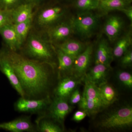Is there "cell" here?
Here are the masks:
<instances>
[{"label":"cell","mask_w":132,"mask_h":132,"mask_svg":"<svg viewBox=\"0 0 132 132\" xmlns=\"http://www.w3.org/2000/svg\"><path fill=\"white\" fill-rule=\"evenodd\" d=\"M0 53L13 69L24 92V98L38 99L50 96L56 68L48 63L28 59L4 44Z\"/></svg>","instance_id":"obj_1"},{"label":"cell","mask_w":132,"mask_h":132,"mask_svg":"<svg viewBox=\"0 0 132 132\" xmlns=\"http://www.w3.org/2000/svg\"><path fill=\"white\" fill-rule=\"evenodd\" d=\"M18 52L28 59L57 67V54L54 45L45 34L35 31L32 28Z\"/></svg>","instance_id":"obj_2"},{"label":"cell","mask_w":132,"mask_h":132,"mask_svg":"<svg viewBox=\"0 0 132 132\" xmlns=\"http://www.w3.org/2000/svg\"><path fill=\"white\" fill-rule=\"evenodd\" d=\"M68 6L53 0L37 7L33 17L32 28L45 33L68 19Z\"/></svg>","instance_id":"obj_3"},{"label":"cell","mask_w":132,"mask_h":132,"mask_svg":"<svg viewBox=\"0 0 132 132\" xmlns=\"http://www.w3.org/2000/svg\"><path fill=\"white\" fill-rule=\"evenodd\" d=\"M98 128L106 131L128 130L132 126V108L123 105L106 113L98 121Z\"/></svg>","instance_id":"obj_4"},{"label":"cell","mask_w":132,"mask_h":132,"mask_svg":"<svg viewBox=\"0 0 132 132\" xmlns=\"http://www.w3.org/2000/svg\"><path fill=\"white\" fill-rule=\"evenodd\" d=\"M90 12H82L71 19L74 32L83 38L90 37L98 24V16Z\"/></svg>","instance_id":"obj_5"},{"label":"cell","mask_w":132,"mask_h":132,"mask_svg":"<svg viewBox=\"0 0 132 132\" xmlns=\"http://www.w3.org/2000/svg\"><path fill=\"white\" fill-rule=\"evenodd\" d=\"M83 80L85 81V87L82 95L85 97L87 102V115L95 116L103 110L98 87L85 76Z\"/></svg>","instance_id":"obj_6"},{"label":"cell","mask_w":132,"mask_h":132,"mask_svg":"<svg viewBox=\"0 0 132 132\" xmlns=\"http://www.w3.org/2000/svg\"><path fill=\"white\" fill-rule=\"evenodd\" d=\"M52 100L50 96L42 98L30 99L21 97L15 102V110L20 112L43 114L47 110Z\"/></svg>","instance_id":"obj_7"},{"label":"cell","mask_w":132,"mask_h":132,"mask_svg":"<svg viewBox=\"0 0 132 132\" xmlns=\"http://www.w3.org/2000/svg\"><path fill=\"white\" fill-rule=\"evenodd\" d=\"M71 19H68L44 33L54 46L70 39L74 33Z\"/></svg>","instance_id":"obj_8"},{"label":"cell","mask_w":132,"mask_h":132,"mask_svg":"<svg viewBox=\"0 0 132 132\" xmlns=\"http://www.w3.org/2000/svg\"><path fill=\"white\" fill-rule=\"evenodd\" d=\"M67 99L54 97L47 110L48 117L63 126L66 116L72 111V106Z\"/></svg>","instance_id":"obj_9"},{"label":"cell","mask_w":132,"mask_h":132,"mask_svg":"<svg viewBox=\"0 0 132 132\" xmlns=\"http://www.w3.org/2000/svg\"><path fill=\"white\" fill-rule=\"evenodd\" d=\"M93 46L89 44L85 50L75 58L72 75L83 80L91 62Z\"/></svg>","instance_id":"obj_10"},{"label":"cell","mask_w":132,"mask_h":132,"mask_svg":"<svg viewBox=\"0 0 132 132\" xmlns=\"http://www.w3.org/2000/svg\"><path fill=\"white\" fill-rule=\"evenodd\" d=\"M59 81L55 88L54 97L68 100L73 92L76 89L82 80L72 75L68 76L59 79Z\"/></svg>","instance_id":"obj_11"},{"label":"cell","mask_w":132,"mask_h":132,"mask_svg":"<svg viewBox=\"0 0 132 132\" xmlns=\"http://www.w3.org/2000/svg\"><path fill=\"white\" fill-rule=\"evenodd\" d=\"M0 129L12 132H34L37 129L30 117H20L12 121L0 123Z\"/></svg>","instance_id":"obj_12"},{"label":"cell","mask_w":132,"mask_h":132,"mask_svg":"<svg viewBox=\"0 0 132 132\" xmlns=\"http://www.w3.org/2000/svg\"><path fill=\"white\" fill-rule=\"evenodd\" d=\"M124 25V21L120 16L113 15L108 18L104 24L103 31L109 41L113 42L119 38Z\"/></svg>","instance_id":"obj_13"},{"label":"cell","mask_w":132,"mask_h":132,"mask_svg":"<svg viewBox=\"0 0 132 132\" xmlns=\"http://www.w3.org/2000/svg\"><path fill=\"white\" fill-rule=\"evenodd\" d=\"M113 58L112 49L108 41L106 39H101L98 43L95 53V64H104L111 68V64Z\"/></svg>","instance_id":"obj_14"},{"label":"cell","mask_w":132,"mask_h":132,"mask_svg":"<svg viewBox=\"0 0 132 132\" xmlns=\"http://www.w3.org/2000/svg\"><path fill=\"white\" fill-rule=\"evenodd\" d=\"M0 71L7 78L12 87L22 97H25L19 79L13 69L7 60L0 53Z\"/></svg>","instance_id":"obj_15"},{"label":"cell","mask_w":132,"mask_h":132,"mask_svg":"<svg viewBox=\"0 0 132 132\" xmlns=\"http://www.w3.org/2000/svg\"><path fill=\"white\" fill-rule=\"evenodd\" d=\"M55 48L57 54V68L59 79L65 76L72 75L75 59L65 53L59 48Z\"/></svg>","instance_id":"obj_16"},{"label":"cell","mask_w":132,"mask_h":132,"mask_svg":"<svg viewBox=\"0 0 132 132\" xmlns=\"http://www.w3.org/2000/svg\"><path fill=\"white\" fill-rule=\"evenodd\" d=\"M0 35L6 46L13 51H19L20 46L13 24L8 23L0 27Z\"/></svg>","instance_id":"obj_17"},{"label":"cell","mask_w":132,"mask_h":132,"mask_svg":"<svg viewBox=\"0 0 132 132\" xmlns=\"http://www.w3.org/2000/svg\"><path fill=\"white\" fill-rule=\"evenodd\" d=\"M36 9L35 5L28 3L20 5L12 10V23L18 24L32 19Z\"/></svg>","instance_id":"obj_18"},{"label":"cell","mask_w":132,"mask_h":132,"mask_svg":"<svg viewBox=\"0 0 132 132\" xmlns=\"http://www.w3.org/2000/svg\"><path fill=\"white\" fill-rule=\"evenodd\" d=\"M111 68L104 64H95L85 76L90 81L97 86L107 82L109 72Z\"/></svg>","instance_id":"obj_19"},{"label":"cell","mask_w":132,"mask_h":132,"mask_svg":"<svg viewBox=\"0 0 132 132\" xmlns=\"http://www.w3.org/2000/svg\"><path fill=\"white\" fill-rule=\"evenodd\" d=\"M103 110L111 106L118 99L116 90L107 82L98 86Z\"/></svg>","instance_id":"obj_20"},{"label":"cell","mask_w":132,"mask_h":132,"mask_svg":"<svg viewBox=\"0 0 132 132\" xmlns=\"http://www.w3.org/2000/svg\"><path fill=\"white\" fill-rule=\"evenodd\" d=\"M54 46L74 59L81 53L86 47L81 42L70 38Z\"/></svg>","instance_id":"obj_21"},{"label":"cell","mask_w":132,"mask_h":132,"mask_svg":"<svg viewBox=\"0 0 132 132\" xmlns=\"http://www.w3.org/2000/svg\"><path fill=\"white\" fill-rule=\"evenodd\" d=\"M132 0H99L97 9L103 14L120 9L131 5Z\"/></svg>","instance_id":"obj_22"},{"label":"cell","mask_w":132,"mask_h":132,"mask_svg":"<svg viewBox=\"0 0 132 132\" xmlns=\"http://www.w3.org/2000/svg\"><path fill=\"white\" fill-rule=\"evenodd\" d=\"M117 40L112 51L113 57L118 59L121 58L130 48L132 45L131 31H128Z\"/></svg>","instance_id":"obj_23"},{"label":"cell","mask_w":132,"mask_h":132,"mask_svg":"<svg viewBox=\"0 0 132 132\" xmlns=\"http://www.w3.org/2000/svg\"><path fill=\"white\" fill-rule=\"evenodd\" d=\"M51 119H47L44 114L42 116L37 120V130L41 132L63 131V128L58 125L59 123Z\"/></svg>","instance_id":"obj_24"},{"label":"cell","mask_w":132,"mask_h":132,"mask_svg":"<svg viewBox=\"0 0 132 132\" xmlns=\"http://www.w3.org/2000/svg\"><path fill=\"white\" fill-rule=\"evenodd\" d=\"M13 24L20 48L32 28L33 18L23 22Z\"/></svg>","instance_id":"obj_25"},{"label":"cell","mask_w":132,"mask_h":132,"mask_svg":"<svg viewBox=\"0 0 132 132\" xmlns=\"http://www.w3.org/2000/svg\"><path fill=\"white\" fill-rule=\"evenodd\" d=\"M99 0H74V6L81 12H90L97 10Z\"/></svg>","instance_id":"obj_26"},{"label":"cell","mask_w":132,"mask_h":132,"mask_svg":"<svg viewBox=\"0 0 132 132\" xmlns=\"http://www.w3.org/2000/svg\"><path fill=\"white\" fill-rule=\"evenodd\" d=\"M118 78L120 82L124 86L129 89L132 87V76L128 72L121 71L119 72Z\"/></svg>","instance_id":"obj_27"},{"label":"cell","mask_w":132,"mask_h":132,"mask_svg":"<svg viewBox=\"0 0 132 132\" xmlns=\"http://www.w3.org/2000/svg\"><path fill=\"white\" fill-rule=\"evenodd\" d=\"M25 3L26 0H0V8L13 10Z\"/></svg>","instance_id":"obj_28"},{"label":"cell","mask_w":132,"mask_h":132,"mask_svg":"<svg viewBox=\"0 0 132 132\" xmlns=\"http://www.w3.org/2000/svg\"><path fill=\"white\" fill-rule=\"evenodd\" d=\"M12 10L0 8V27L12 22Z\"/></svg>","instance_id":"obj_29"},{"label":"cell","mask_w":132,"mask_h":132,"mask_svg":"<svg viewBox=\"0 0 132 132\" xmlns=\"http://www.w3.org/2000/svg\"><path fill=\"white\" fill-rule=\"evenodd\" d=\"M121 64L124 67L131 65L132 64V52L130 48L121 57Z\"/></svg>","instance_id":"obj_30"},{"label":"cell","mask_w":132,"mask_h":132,"mask_svg":"<svg viewBox=\"0 0 132 132\" xmlns=\"http://www.w3.org/2000/svg\"><path fill=\"white\" fill-rule=\"evenodd\" d=\"M81 98L80 92L78 89H76L71 94L68 100L70 105H74L78 104Z\"/></svg>","instance_id":"obj_31"},{"label":"cell","mask_w":132,"mask_h":132,"mask_svg":"<svg viewBox=\"0 0 132 132\" xmlns=\"http://www.w3.org/2000/svg\"><path fill=\"white\" fill-rule=\"evenodd\" d=\"M87 115L86 112L82 110L76 111L74 114L72 119L77 122H79L84 119Z\"/></svg>","instance_id":"obj_32"},{"label":"cell","mask_w":132,"mask_h":132,"mask_svg":"<svg viewBox=\"0 0 132 132\" xmlns=\"http://www.w3.org/2000/svg\"><path fill=\"white\" fill-rule=\"evenodd\" d=\"M53 0H26V3H32L36 6V8Z\"/></svg>","instance_id":"obj_33"},{"label":"cell","mask_w":132,"mask_h":132,"mask_svg":"<svg viewBox=\"0 0 132 132\" xmlns=\"http://www.w3.org/2000/svg\"><path fill=\"white\" fill-rule=\"evenodd\" d=\"M119 11L123 12L125 15L130 20V21H132V6L130 5L127 7L123 8L120 9Z\"/></svg>","instance_id":"obj_34"},{"label":"cell","mask_w":132,"mask_h":132,"mask_svg":"<svg viewBox=\"0 0 132 132\" xmlns=\"http://www.w3.org/2000/svg\"><path fill=\"white\" fill-rule=\"evenodd\" d=\"M57 2L60 3L61 4L68 6L69 5L72 4L74 0H55Z\"/></svg>","instance_id":"obj_35"}]
</instances>
